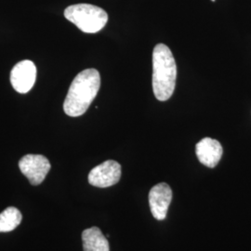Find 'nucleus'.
Returning a JSON list of instances; mask_svg holds the SVG:
<instances>
[{
  "label": "nucleus",
  "instance_id": "7",
  "mask_svg": "<svg viewBox=\"0 0 251 251\" xmlns=\"http://www.w3.org/2000/svg\"><path fill=\"white\" fill-rule=\"evenodd\" d=\"M171 200L172 190L166 182L158 183L150 190L149 205L152 216L155 220L163 221L167 218Z\"/></svg>",
  "mask_w": 251,
  "mask_h": 251
},
{
  "label": "nucleus",
  "instance_id": "4",
  "mask_svg": "<svg viewBox=\"0 0 251 251\" xmlns=\"http://www.w3.org/2000/svg\"><path fill=\"white\" fill-rule=\"evenodd\" d=\"M19 168L32 185H39L50 170L48 158L41 154H26L20 162Z\"/></svg>",
  "mask_w": 251,
  "mask_h": 251
},
{
  "label": "nucleus",
  "instance_id": "9",
  "mask_svg": "<svg viewBox=\"0 0 251 251\" xmlns=\"http://www.w3.org/2000/svg\"><path fill=\"white\" fill-rule=\"evenodd\" d=\"M84 251H110L109 242L98 227L86 229L82 233Z\"/></svg>",
  "mask_w": 251,
  "mask_h": 251
},
{
  "label": "nucleus",
  "instance_id": "10",
  "mask_svg": "<svg viewBox=\"0 0 251 251\" xmlns=\"http://www.w3.org/2000/svg\"><path fill=\"white\" fill-rule=\"evenodd\" d=\"M23 216L18 208L9 206L0 213V233L13 231L22 223Z\"/></svg>",
  "mask_w": 251,
  "mask_h": 251
},
{
  "label": "nucleus",
  "instance_id": "5",
  "mask_svg": "<svg viewBox=\"0 0 251 251\" xmlns=\"http://www.w3.org/2000/svg\"><path fill=\"white\" fill-rule=\"evenodd\" d=\"M121 178V166L115 160H107L92 169L89 182L92 186L106 188L117 184Z\"/></svg>",
  "mask_w": 251,
  "mask_h": 251
},
{
  "label": "nucleus",
  "instance_id": "11",
  "mask_svg": "<svg viewBox=\"0 0 251 251\" xmlns=\"http://www.w3.org/2000/svg\"><path fill=\"white\" fill-rule=\"evenodd\" d=\"M212 1H215V0H212Z\"/></svg>",
  "mask_w": 251,
  "mask_h": 251
},
{
  "label": "nucleus",
  "instance_id": "1",
  "mask_svg": "<svg viewBox=\"0 0 251 251\" xmlns=\"http://www.w3.org/2000/svg\"><path fill=\"white\" fill-rule=\"evenodd\" d=\"M100 86V76L96 69H86L73 80L63 103V111L69 117H80L96 98Z\"/></svg>",
  "mask_w": 251,
  "mask_h": 251
},
{
  "label": "nucleus",
  "instance_id": "6",
  "mask_svg": "<svg viewBox=\"0 0 251 251\" xmlns=\"http://www.w3.org/2000/svg\"><path fill=\"white\" fill-rule=\"evenodd\" d=\"M36 79V65L29 60L17 63L10 72V83L19 93H27L31 90Z\"/></svg>",
  "mask_w": 251,
  "mask_h": 251
},
{
  "label": "nucleus",
  "instance_id": "2",
  "mask_svg": "<svg viewBox=\"0 0 251 251\" xmlns=\"http://www.w3.org/2000/svg\"><path fill=\"white\" fill-rule=\"evenodd\" d=\"M177 66L173 54L165 44L155 46L152 51V90L155 98L165 101L175 90Z\"/></svg>",
  "mask_w": 251,
  "mask_h": 251
},
{
  "label": "nucleus",
  "instance_id": "8",
  "mask_svg": "<svg viewBox=\"0 0 251 251\" xmlns=\"http://www.w3.org/2000/svg\"><path fill=\"white\" fill-rule=\"evenodd\" d=\"M223 147L214 139L204 138L196 146L198 160L207 168H215L223 156Z\"/></svg>",
  "mask_w": 251,
  "mask_h": 251
},
{
  "label": "nucleus",
  "instance_id": "3",
  "mask_svg": "<svg viewBox=\"0 0 251 251\" xmlns=\"http://www.w3.org/2000/svg\"><path fill=\"white\" fill-rule=\"evenodd\" d=\"M64 16L82 32L94 34L100 31L107 24L105 10L90 4H76L66 8Z\"/></svg>",
  "mask_w": 251,
  "mask_h": 251
}]
</instances>
